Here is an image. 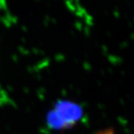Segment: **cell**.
Listing matches in <instances>:
<instances>
[{"label":"cell","mask_w":134,"mask_h":134,"mask_svg":"<svg viewBox=\"0 0 134 134\" xmlns=\"http://www.w3.org/2000/svg\"><path fill=\"white\" fill-rule=\"evenodd\" d=\"M96 134H115L114 133V131L112 129H107L104 130H101L98 132Z\"/></svg>","instance_id":"7a4b0ae2"},{"label":"cell","mask_w":134,"mask_h":134,"mask_svg":"<svg viewBox=\"0 0 134 134\" xmlns=\"http://www.w3.org/2000/svg\"><path fill=\"white\" fill-rule=\"evenodd\" d=\"M83 113L80 104L71 100H59L54 108L47 113L46 122L51 129H69L81 119Z\"/></svg>","instance_id":"6da1fadb"}]
</instances>
